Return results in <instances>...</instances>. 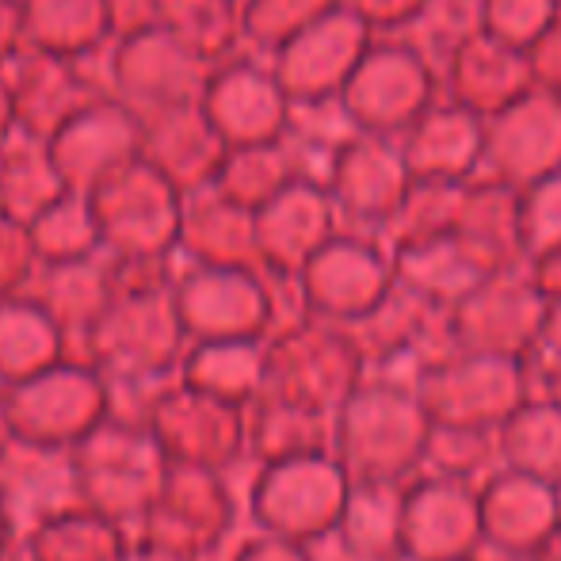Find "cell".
<instances>
[{
	"label": "cell",
	"instance_id": "1",
	"mask_svg": "<svg viewBox=\"0 0 561 561\" xmlns=\"http://www.w3.org/2000/svg\"><path fill=\"white\" fill-rule=\"evenodd\" d=\"M69 458L84 508L115 519L126 531L141 527L172 466L149 424L123 416L100 421L81 444L69 447Z\"/></svg>",
	"mask_w": 561,
	"mask_h": 561
},
{
	"label": "cell",
	"instance_id": "2",
	"mask_svg": "<svg viewBox=\"0 0 561 561\" xmlns=\"http://www.w3.org/2000/svg\"><path fill=\"white\" fill-rule=\"evenodd\" d=\"M0 416L8 436L69 450L112 416V382L92 363L61 359L23 382H8Z\"/></svg>",
	"mask_w": 561,
	"mask_h": 561
},
{
	"label": "cell",
	"instance_id": "3",
	"mask_svg": "<svg viewBox=\"0 0 561 561\" xmlns=\"http://www.w3.org/2000/svg\"><path fill=\"white\" fill-rule=\"evenodd\" d=\"M439 96H444V81L436 61L413 38L375 35L340 92V112L352 118L355 130L401 138Z\"/></svg>",
	"mask_w": 561,
	"mask_h": 561
},
{
	"label": "cell",
	"instance_id": "4",
	"mask_svg": "<svg viewBox=\"0 0 561 561\" xmlns=\"http://www.w3.org/2000/svg\"><path fill=\"white\" fill-rule=\"evenodd\" d=\"M561 172V96L531 89L485 118L481 172L516 192Z\"/></svg>",
	"mask_w": 561,
	"mask_h": 561
},
{
	"label": "cell",
	"instance_id": "5",
	"mask_svg": "<svg viewBox=\"0 0 561 561\" xmlns=\"http://www.w3.org/2000/svg\"><path fill=\"white\" fill-rule=\"evenodd\" d=\"M375 43V31L352 8L336 4L306 31H298L283 58V84L295 100H340L347 77L355 73L367 46Z\"/></svg>",
	"mask_w": 561,
	"mask_h": 561
},
{
	"label": "cell",
	"instance_id": "6",
	"mask_svg": "<svg viewBox=\"0 0 561 561\" xmlns=\"http://www.w3.org/2000/svg\"><path fill=\"white\" fill-rule=\"evenodd\" d=\"M0 501L12 519L15 539H27L38 524L81 508V489L73 478L69 450L38 447L8 436L0 444Z\"/></svg>",
	"mask_w": 561,
	"mask_h": 561
},
{
	"label": "cell",
	"instance_id": "7",
	"mask_svg": "<svg viewBox=\"0 0 561 561\" xmlns=\"http://www.w3.org/2000/svg\"><path fill=\"white\" fill-rule=\"evenodd\" d=\"M439 81H444V96L473 107V112L485 118L535 89L527 50L501 43V38H493L481 27L466 31V35L444 54V61H439Z\"/></svg>",
	"mask_w": 561,
	"mask_h": 561
},
{
	"label": "cell",
	"instance_id": "8",
	"mask_svg": "<svg viewBox=\"0 0 561 561\" xmlns=\"http://www.w3.org/2000/svg\"><path fill=\"white\" fill-rule=\"evenodd\" d=\"M413 180H455L466 184L481 172L485 157V115L439 96L405 134L398 138Z\"/></svg>",
	"mask_w": 561,
	"mask_h": 561
},
{
	"label": "cell",
	"instance_id": "9",
	"mask_svg": "<svg viewBox=\"0 0 561 561\" xmlns=\"http://www.w3.org/2000/svg\"><path fill=\"white\" fill-rule=\"evenodd\" d=\"M333 192L340 207L359 218H393L413 187L398 138L352 130L333 153Z\"/></svg>",
	"mask_w": 561,
	"mask_h": 561
},
{
	"label": "cell",
	"instance_id": "10",
	"mask_svg": "<svg viewBox=\"0 0 561 561\" xmlns=\"http://www.w3.org/2000/svg\"><path fill=\"white\" fill-rule=\"evenodd\" d=\"M218 516H222V496H218V485L210 481L207 466L172 462L161 496L153 501V508L146 512L134 535L161 542V547L176 550L184 558H195L215 535Z\"/></svg>",
	"mask_w": 561,
	"mask_h": 561
},
{
	"label": "cell",
	"instance_id": "11",
	"mask_svg": "<svg viewBox=\"0 0 561 561\" xmlns=\"http://www.w3.org/2000/svg\"><path fill=\"white\" fill-rule=\"evenodd\" d=\"M134 531L92 508H69L23 539L31 561H123Z\"/></svg>",
	"mask_w": 561,
	"mask_h": 561
},
{
	"label": "cell",
	"instance_id": "12",
	"mask_svg": "<svg viewBox=\"0 0 561 561\" xmlns=\"http://www.w3.org/2000/svg\"><path fill=\"white\" fill-rule=\"evenodd\" d=\"M54 321L35 310H0V378L23 382L38 370L61 363V340Z\"/></svg>",
	"mask_w": 561,
	"mask_h": 561
},
{
	"label": "cell",
	"instance_id": "13",
	"mask_svg": "<svg viewBox=\"0 0 561 561\" xmlns=\"http://www.w3.org/2000/svg\"><path fill=\"white\" fill-rule=\"evenodd\" d=\"M561 15L558 0H481L478 27L519 50H531Z\"/></svg>",
	"mask_w": 561,
	"mask_h": 561
},
{
	"label": "cell",
	"instance_id": "14",
	"mask_svg": "<svg viewBox=\"0 0 561 561\" xmlns=\"http://www.w3.org/2000/svg\"><path fill=\"white\" fill-rule=\"evenodd\" d=\"M516 229L531 244H561V172L519 192Z\"/></svg>",
	"mask_w": 561,
	"mask_h": 561
},
{
	"label": "cell",
	"instance_id": "15",
	"mask_svg": "<svg viewBox=\"0 0 561 561\" xmlns=\"http://www.w3.org/2000/svg\"><path fill=\"white\" fill-rule=\"evenodd\" d=\"M340 4L367 20L375 35H401L428 12L432 0H340Z\"/></svg>",
	"mask_w": 561,
	"mask_h": 561
},
{
	"label": "cell",
	"instance_id": "16",
	"mask_svg": "<svg viewBox=\"0 0 561 561\" xmlns=\"http://www.w3.org/2000/svg\"><path fill=\"white\" fill-rule=\"evenodd\" d=\"M531 58V73H535V89H547L561 96V15L550 23V31L539 43L527 50Z\"/></svg>",
	"mask_w": 561,
	"mask_h": 561
},
{
	"label": "cell",
	"instance_id": "17",
	"mask_svg": "<svg viewBox=\"0 0 561 561\" xmlns=\"http://www.w3.org/2000/svg\"><path fill=\"white\" fill-rule=\"evenodd\" d=\"M123 561H192V558L176 554V550L161 547V542H149V539H141V535H134Z\"/></svg>",
	"mask_w": 561,
	"mask_h": 561
},
{
	"label": "cell",
	"instance_id": "18",
	"mask_svg": "<svg viewBox=\"0 0 561 561\" xmlns=\"http://www.w3.org/2000/svg\"><path fill=\"white\" fill-rule=\"evenodd\" d=\"M15 542V531H12V519H8V508L4 501H0V554H4L8 547Z\"/></svg>",
	"mask_w": 561,
	"mask_h": 561
},
{
	"label": "cell",
	"instance_id": "19",
	"mask_svg": "<svg viewBox=\"0 0 561 561\" xmlns=\"http://www.w3.org/2000/svg\"><path fill=\"white\" fill-rule=\"evenodd\" d=\"M558 4H561V0H558Z\"/></svg>",
	"mask_w": 561,
	"mask_h": 561
}]
</instances>
